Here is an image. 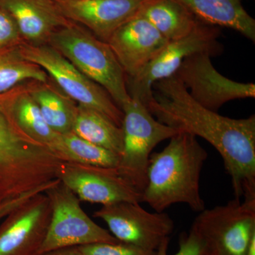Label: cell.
<instances>
[{
	"instance_id": "obj_1",
	"label": "cell",
	"mask_w": 255,
	"mask_h": 255,
	"mask_svg": "<svg viewBox=\"0 0 255 255\" xmlns=\"http://www.w3.org/2000/svg\"><path fill=\"white\" fill-rule=\"evenodd\" d=\"M161 123L199 136L219 152L235 196L255 199V115L231 119L199 105L175 76L156 82L146 105Z\"/></svg>"
},
{
	"instance_id": "obj_2",
	"label": "cell",
	"mask_w": 255,
	"mask_h": 255,
	"mask_svg": "<svg viewBox=\"0 0 255 255\" xmlns=\"http://www.w3.org/2000/svg\"><path fill=\"white\" fill-rule=\"evenodd\" d=\"M169 140L163 150L151 154L142 202L156 212L184 204L200 213L205 209L200 178L207 152L196 136L187 132H178Z\"/></svg>"
},
{
	"instance_id": "obj_3",
	"label": "cell",
	"mask_w": 255,
	"mask_h": 255,
	"mask_svg": "<svg viewBox=\"0 0 255 255\" xmlns=\"http://www.w3.org/2000/svg\"><path fill=\"white\" fill-rule=\"evenodd\" d=\"M64 162L23 132L11 113L10 100L0 102V205L58 179Z\"/></svg>"
},
{
	"instance_id": "obj_4",
	"label": "cell",
	"mask_w": 255,
	"mask_h": 255,
	"mask_svg": "<svg viewBox=\"0 0 255 255\" xmlns=\"http://www.w3.org/2000/svg\"><path fill=\"white\" fill-rule=\"evenodd\" d=\"M48 44L110 95L119 108L130 100L127 76L108 43L70 21L55 31Z\"/></svg>"
},
{
	"instance_id": "obj_5",
	"label": "cell",
	"mask_w": 255,
	"mask_h": 255,
	"mask_svg": "<svg viewBox=\"0 0 255 255\" xmlns=\"http://www.w3.org/2000/svg\"><path fill=\"white\" fill-rule=\"evenodd\" d=\"M122 110L124 145L117 169L128 183L142 194L147 182V167L152 150L180 131L155 119L140 101L130 99Z\"/></svg>"
},
{
	"instance_id": "obj_6",
	"label": "cell",
	"mask_w": 255,
	"mask_h": 255,
	"mask_svg": "<svg viewBox=\"0 0 255 255\" xmlns=\"http://www.w3.org/2000/svg\"><path fill=\"white\" fill-rule=\"evenodd\" d=\"M191 230L206 255H245L255 236V199L235 198L225 205L204 209Z\"/></svg>"
},
{
	"instance_id": "obj_7",
	"label": "cell",
	"mask_w": 255,
	"mask_h": 255,
	"mask_svg": "<svg viewBox=\"0 0 255 255\" xmlns=\"http://www.w3.org/2000/svg\"><path fill=\"white\" fill-rule=\"evenodd\" d=\"M23 58L36 64L75 104L97 111L122 127L124 113L100 85L82 74L58 50L48 43L18 46Z\"/></svg>"
},
{
	"instance_id": "obj_8",
	"label": "cell",
	"mask_w": 255,
	"mask_h": 255,
	"mask_svg": "<svg viewBox=\"0 0 255 255\" xmlns=\"http://www.w3.org/2000/svg\"><path fill=\"white\" fill-rule=\"evenodd\" d=\"M221 33L218 26L199 21L187 36L168 41L140 73L134 78H127L130 98L140 101L146 107L152 98L154 84L174 75L188 57L196 53H208L211 57L221 54L223 50L219 41Z\"/></svg>"
},
{
	"instance_id": "obj_9",
	"label": "cell",
	"mask_w": 255,
	"mask_h": 255,
	"mask_svg": "<svg viewBox=\"0 0 255 255\" xmlns=\"http://www.w3.org/2000/svg\"><path fill=\"white\" fill-rule=\"evenodd\" d=\"M45 193L51 204V220L38 255L69 247L120 242L87 216L78 196L61 182Z\"/></svg>"
},
{
	"instance_id": "obj_10",
	"label": "cell",
	"mask_w": 255,
	"mask_h": 255,
	"mask_svg": "<svg viewBox=\"0 0 255 255\" xmlns=\"http://www.w3.org/2000/svg\"><path fill=\"white\" fill-rule=\"evenodd\" d=\"M140 204L121 201L103 205L94 217L105 221L112 236L122 243L157 251L173 232V220L166 213L149 212Z\"/></svg>"
},
{
	"instance_id": "obj_11",
	"label": "cell",
	"mask_w": 255,
	"mask_h": 255,
	"mask_svg": "<svg viewBox=\"0 0 255 255\" xmlns=\"http://www.w3.org/2000/svg\"><path fill=\"white\" fill-rule=\"evenodd\" d=\"M211 58L208 53L191 55L174 74L196 102L217 112L231 101L255 98V84L236 82L223 76L214 68Z\"/></svg>"
},
{
	"instance_id": "obj_12",
	"label": "cell",
	"mask_w": 255,
	"mask_h": 255,
	"mask_svg": "<svg viewBox=\"0 0 255 255\" xmlns=\"http://www.w3.org/2000/svg\"><path fill=\"white\" fill-rule=\"evenodd\" d=\"M46 193L33 196L0 225V255H38L51 220Z\"/></svg>"
},
{
	"instance_id": "obj_13",
	"label": "cell",
	"mask_w": 255,
	"mask_h": 255,
	"mask_svg": "<svg viewBox=\"0 0 255 255\" xmlns=\"http://www.w3.org/2000/svg\"><path fill=\"white\" fill-rule=\"evenodd\" d=\"M58 179L80 201L103 205L128 201L142 202V194L128 183L117 168L64 162Z\"/></svg>"
},
{
	"instance_id": "obj_14",
	"label": "cell",
	"mask_w": 255,
	"mask_h": 255,
	"mask_svg": "<svg viewBox=\"0 0 255 255\" xmlns=\"http://www.w3.org/2000/svg\"><path fill=\"white\" fill-rule=\"evenodd\" d=\"M145 0H53L71 22L107 43L114 32L138 13Z\"/></svg>"
},
{
	"instance_id": "obj_15",
	"label": "cell",
	"mask_w": 255,
	"mask_h": 255,
	"mask_svg": "<svg viewBox=\"0 0 255 255\" xmlns=\"http://www.w3.org/2000/svg\"><path fill=\"white\" fill-rule=\"evenodd\" d=\"M168 41L137 13L114 32L107 43L127 78H132L159 54Z\"/></svg>"
},
{
	"instance_id": "obj_16",
	"label": "cell",
	"mask_w": 255,
	"mask_h": 255,
	"mask_svg": "<svg viewBox=\"0 0 255 255\" xmlns=\"http://www.w3.org/2000/svg\"><path fill=\"white\" fill-rule=\"evenodd\" d=\"M0 6L11 16L21 38L29 44L48 43L55 31L70 22L53 0H0Z\"/></svg>"
},
{
	"instance_id": "obj_17",
	"label": "cell",
	"mask_w": 255,
	"mask_h": 255,
	"mask_svg": "<svg viewBox=\"0 0 255 255\" xmlns=\"http://www.w3.org/2000/svg\"><path fill=\"white\" fill-rule=\"evenodd\" d=\"M198 21L231 28L255 41V20L248 14L243 0H177Z\"/></svg>"
},
{
	"instance_id": "obj_18",
	"label": "cell",
	"mask_w": 255,
	"mask_h": 255,
	"mask_svg": "<svg viewBox=\"0 0 255 255\" xmlns=\"http://www.w3.org/2000/svg\"><path fill=\"white\" fill-rule=\"evenodd\" d=\"M12 93L10 107L18 127L28 137L56 153L55 149L60 134L55 132L43 119L39 107L30 93L29 82L15 87Z\"/></svg>"
},
{
	"instance_id": "obj_19",
	"label": "cell",
	"mask_w": 255,
	"mask_h": 255,
	"mask_svg": "<svg viewBox=\"0 0 255 255\" xmlns=\"http://www.w3.org/2000/svg\"><path fill=\"white\" fill-rule=\"evenodd\" d=\"M138 14L169 41L187 36L199 22L177 0H145Z\"/></svg>"
},
{
	"instance_id": "obj_20",
	"label": "cell",
	"mask_w": 255,
	"mask_h": 255,
	"mask_svg": "<svg viewBox=\"0 0 255 255\" xmlns=\"http://www.w3.org/2000/svg\"><path fill=\"white\" fill-rule=\"evenodd\" d=\"M30 93L36 101L47 124L60 135L73 132L77 104L50 85L29 82Z\"/></svg>"
},
{
	"instance_id": "obj_21",
	"label": "cell",
	"mask_w": 255,
	"mask_h": 255,
	"mask_svg": "<svg viewBox=\"0 0 255 255\" xmlns=\"http://www.w3.org/2000/svg\"><path fill=\"white\" fill-rule=\"evenodd\" d=\"M73 132L120 157L122 155L124 145L122 128L97 111L77 105Z\"/></svg>"
},
{
	"instance_id": "obj_22",
	"label": "cell",
	"mask_w": 255,
	"mask_h": 255,
	"mask_svg": "<svg viewBox=\"0 0 255 255\" xmlns=\"http://www.w3.org/2000/svg\"><path fill=\"white\" fill-rule=\"evenodd\" d=\"M55 152L66 162L97 167L117 168L120 161V155L87 141L73 132L60 135Z\"/></svg>"
},
{
	"instance_id": "obj_23",
	"label": "cell",
	"mask_w": 255,
	"mask_h": 255,
	"mask_svg": "<svg viewBox=\"0 0 255 255\" xmlns=\"http://www.w3.org/2000/svg\"><path fill=\"white\" fill-rule=\"evenodd\" d=\"M49 79L41 67L23 58L18 46L9 47L0 53V94L9 92L25 82L46 83Z\"/></svg>"
},
{
	"instance_id": "obj_24",
	"label": "cell",
	"mask_w": 255,
	"mask_h": 255,
	"mask_svg": "<svg viewBox=\"0 0 255 255\" xmlns=\"http://www.w3.org/2000/svg\"><path fill=\"white\" fill-rule=\"evenodd\" d=\"M77 248L82 255H156V251H147L122 242L95 243Z\"/></svg>"
},
{
	"instance_id": "obj_25",
	"label": "cell",
	"mask_w": 255,
	"mask_h": 255,
	"mask_svg": "<svg viewBox=\"0 0 255 255\" xmlns=\"http://www.w3.org/2000/svg\"><path fill=\"white\" fill-rule=\"evenodd\" d=\"M169 238H166L156 251V255H168ZM179 248L174 255H204L202 243L191 230L189 233H183L179 239Z\"/></svg>"
},
{
	"instance_id": "obj_26",
	"label": "cell",
	"mask_w": 255,
	"mask_h": 255,
	"mask_svg": "<svg viewBox=\"0 0 255 255\" xmlns=\"http://www.w3.org/2000/svg\"><path fill=\"white\" fill-rule=\"evenodd\" d=\"M24 43L16 23L0 6V48L19 46Z\"/></svg>"
},
{
	"instance_id": "obj_27",
	"label": "cell",
	"mask_w": 255,
	"mask_h": 255,
	"mask_svg": "<svg viewBox=\"0 0 255 255\" xmlns=\"http://www.w3.org/2000/svg\"><path fill=\"white\" fill-rule=\"evenodd\" d=\"M33 196V192L29 191L0 205V220L6 217L11 211L17 209L20 206L29 200Z\"/></svg>"
},
{
	"instance_id": "obj_28",
	"label": "cell",
	"mask_w": 255,
	"mask_h": 255,
	"mask_svg": "<svg viewBox=\"0 0 255 255\" xmlns=\"http://www.w3.org/2000/svg\"><path fill=\"white\" fill-rule=\"evenodd\" d=\"M39 255H82L79 252L77 247H69V248H60L54 251L47 252L46 253Z\"/></svg>"
},
{
	"instance_id": "obj_29",
	"label": "cell",
	"mask_w": 255,
	"mask_h": 255,
	"mask_svg": "<svg viewBox=\"0 0 255 255\" xmlns=\"http://www.w3.org/2000/svg\"><path fill=\"white\" fill-rule=\"evenodd\" d=\"M245 255H255V236L252 238Z\"/></svg>"
},
{
	"instance_id": "obj_30",
	"label": "cell",
	"mask_w": 255,
	"mask_h": 255,
	"mask_svg": "<svg viewBox=\"0 0 255 255\" xmlns=\"http://www.w3.org/2000/svg\"></svg>"
}]
</instances>
